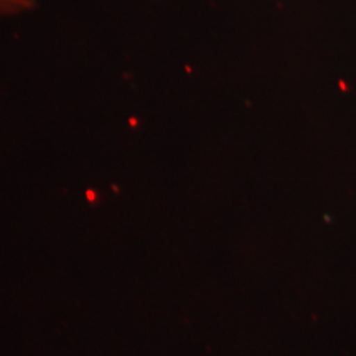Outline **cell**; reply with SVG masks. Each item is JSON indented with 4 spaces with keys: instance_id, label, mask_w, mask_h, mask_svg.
<instances>
[{
    "instance_id": "6da1fadb",
    "label": "cell",
    "mask_w": 356,
    "mask_h": 356,
    "mask_svg": "<svg viewBox=\"0 0 356 356\" xmlns=\"http://www.w3.org/2000/svg\"><path fill=\"white\" fill-rule=\"evenodd\" d=\"M33 0H0V15H13L29 10Z\"/></svg>"
}]
</instances>
